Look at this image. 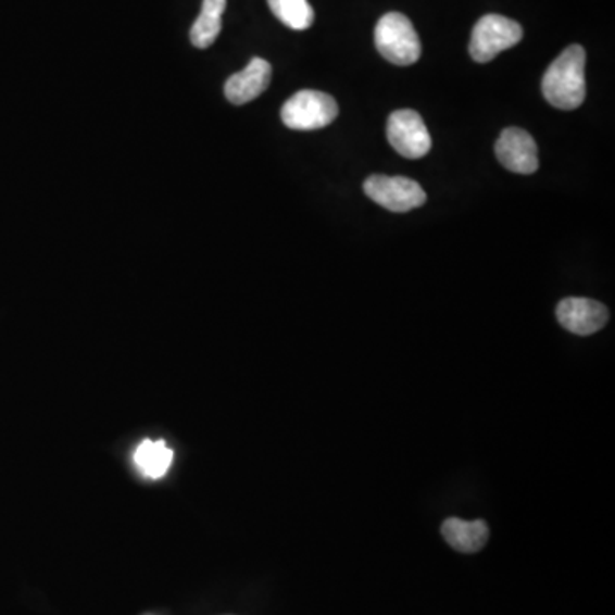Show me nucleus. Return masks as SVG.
<instances>
[{
    "label": "nucleus",
    "instance_id": "nucleus-13",
    "mask_svg": "<svg viewBox=\"0 0 615 615\" xmlns=\"http://www.w3.org/2000/svg\"><path fill=\"white\" fill-rule=\"evenodd\" d=\"M268 5L283 25L296 32H304L315 21V13L308 0H268Z\"/></svg>",
    "mask_w": 615,
    "mask_h": 615
},
{
    "label": "nucleus",
    "instance_id": "nucleus-8",
    "mask_svg": "<svg viewBox=\"0 0 615 615\" xmlns=\"http://www.w3.org/2000/svg\"><path fill=\"white\" fill-rule=\"evenodd\" d=\"M555 315L567 332L583 337L599 332L608 322L607 308L588 298H566L557 304Z\"/></svg>",
    "mask_w": 615,
    "mask_h": 615
},
{
    "label": "nucleus",
    "instance_id": "nucleus-2",
    "mask_svg": "<svg viewBox=\"0 0 615 615\" xmlns=\"http://www.w3.org/2000/svg\"><path fill=\"white\" fill-rule=\"evenodd\" d=\"M376 50L390 64L407 67L421 59V41L411 20L404 14L388 13L376 23Z\"/></svg>",
    "mask_w": 615,
    "mask_h": 615
},
{
    "label": "nucleus",
    "instance_id": "nucleus-9",
    "mask_svg": "<svg viewBox=\"0 0 615 615\" xmlns=\"http://www.w3.org/2000/svg\"><path fill=\"white\" fill-rule=\"evenodd\" d=\"M271 77V64L264 61V59L255 57L241 73L233 74L226 80L224 95L228 98L229 103L236 104V106L250 103V101L256 100L268 88Z\"/></svg>",
    "mask_w": 615,
    "mask_h": 615
},
{
    "label": "nucleus",
    "instance_id": "nucleus-7",
    "mask_svg": "<svg viewBox=\"0 0 615 615\" xmlns=\"http://www.w3.org/2000/svg\"><path fill=\"white\" fill-rule=\"evenodd\" d=\"M495 156L504 168L518 175H531L539 168L536 140L522 128L503 130L495 142Z\"/></svg>",
    "mask_w": 615,
    "mask_h": 615
},
{
    "label": "nucleus",
    "instance_id": "nucleus-1",
    "mask_svg": "<svg viewBox=\"0 0 615 615\" xmlns=\"http://www.w3.org/2000/svg\"><path fill=\"white\" fill-rule=\"evenodd\" d=\"M585 62L587 53L583 47L572 45L561 53L543 74V98L554 109L576 110L583 104L587 97L585 85Z\"/></svg>",
    "mask_w": 615,
    "mask_h": 615
},
{
    "label": "nucleus",
    "instance_id": "nucleus-3",
    "mask_svg": "<svg viewBox=\"0 0 615 615\" xmlns=\"http://www.w3.org/2000/svg\"><path fill=\"white\" fill-rule=\"evenodd\" d=\"M337 115V101L327 92L313 89L296 92L280 110L284 125L292 130H318L332 124Z\"/></svg>",
    "mask_w": 615,
    "mask_h": 615
},
{
    "label": "nucleus",
    "instance_id": "nucleus-12",
    "mask_svg": "<svg viewBox=\"0 0 615 615\" xmlns=\"http://www.w3.org/2000/svg\"><path fill=\"white\" fill-rule=\"evenodd\" d=\"M134 462L149 479H161L170 470L173 452L164 441L146 440L137 447Z\"/></svg>",
    "mask_w": 615,
    "mask_h": 615
},
{
    "label": "nucleus",
    "instance_id": "nucleus-6",
    "mask_svg": "<svg viewBox=\"0 0 615 615\" xmlns=\"http://www.w3.org/2000/svg\"><path fill=\"white\" fill-rule=\"evenodd\" d=\"M388 142L407 160H421L431 151V136L423 116L414 110L393 112L387 124Z\"/></svg>",
    "mask_w": 615,
    "mask_h": 615
},
{
    "label": "nucleus",
    "instance_id": "nucleus-5",
    "mask_svg": "<svg viewBox=\"0 0 615 615\" xmlns=\"http://www.w3.org/2000/svg\"><path fill=\"white\" fill-rule=\"evenodd\" d=\"M364 192L373 202L392 212H409L426 202L423 187L405 176H369L364 181Z\"/></svg>",
    "mask_w": 615,
    "mask_h": 615
},
{
    "label": "nucleus",
    "instance_id": "nucleus-11",
    "mask_svg": "<svg viewBox=\"0 0 615 615\" xmlns=\"http://www.w3.org/2000/svg\"><path fill=\"white\" fill-rule=\"evenodd\" d=\"M226 0H204L200 16L190 29V41L196 49H209L223 29V13Z\"/></svg>",
    "mask_w": 615,
    "mask_h": 615
},
{
    "label": "nucleus",
    "instance_id": "nucleus-4",
    "mask_svg": "<svg viewBox=\"0 0 615 615\" xmlns=\"http://www.w3.org/2000/svg\"><path fill=\"white\" fill-rule=\"evenodd\" d=\"M524 38V29L516 21L500 14L480 17L472 29L468 52L479 64H488L504 50L512 49Z\"/></svg>",
    "mask_w": 615,
    "mask_h": 615
},
{
    "label": "nucleus",
    "instance_id": "nucleus-10",
    "mask_svg": "<svg viewBox=\"0 0 615 615\" xmlns=\"http://www.w3.org/2000/svg\"><path fill=\"white\" fill-rule=\"evenodd\" d=\"M441 534L455 551L464 554L479 552L489 540V527L482 519L476 522H464L460 518L444 519Z\"/></svg>",
    "mask_w": 615,
    "mask_h": 615
}]
</instances>
